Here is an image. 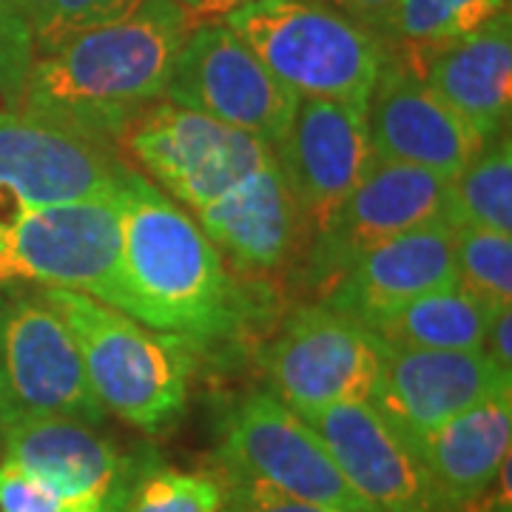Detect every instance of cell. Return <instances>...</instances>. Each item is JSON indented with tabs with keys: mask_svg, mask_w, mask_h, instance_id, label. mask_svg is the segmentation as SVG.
I'll return each instance as SVG.
<instances>
[{
	"mask_svg": "<svg viewBox=\"0 0 512 512\" xmlns=\"http://www.w3.org/2000/svg\"><path fill=\"white\" fill-rule=\"evenodd\" d=\"M111 308L188 348L234 336L245 291L220 248L183 205L137 168L120 191V259Z\"/></svg>",
	"mask_w": 512,
	"mask_h": 512,
	"instance_id": "cell-1",
	"label": "cell"
},
{
	"mask_svg": "<svg viewBox=\"0 0 512 512\" xmlns=\"http://www.w3.org/2000/svg\"><path fill=\"white\" fill-rule=\"evenodd\" d=\"M197 23L177 0H143L126 18L37 57L15 111L117 146L128 123L165 97Z\"/></svg>",
	"mask_w": 512,
	"mask_h": 512,
	"instance_id": "cell-2",
	"label": "cell"
},
{
	"mask_svg": "<svg viewBox=\"0 0 512 512\" xmlns=\"http://www.w3.org/2000/svg\"><path fill=\"white\" fill-rule=\"evenodd\" d=\"M43 296L72 330L86 382L106 413L148 436H160L183 419L194 367L188 345L89 293Z\"/></svg>",
	"mask_w": 512,
	"mask_h": 512,
	"instance_id": "cell-3",
	"label": "cell"
},
{
	"mask_svg": "<svg viewBox=\"0 0 512 512\" xmlns=\"http://www.w3.org/2000/svg\"><path fill=\"white\" fill-rule=\"evenodd\" d=\"M220 20L299 100L367 106L384 46L339 9L322 0H248Z\"/></svg>",
	"mask_w": 512,
	"mask_h": 512,
	"instance_id": "cell-4",
	"label": "cell"
},
{
	"mask_svg": "<svg viewBox=\"0 0 512 512\" xmlns=\"http://www.w3.org/2000/svg\"><path fill=\"white\" fill-rule=\"evenodd\" d=\"M106 416L55 305L37 288H6L0 293V436L26 421L72 419L100 427Z\"/></svg>",
	"mask_w": 512,
	"mask_h": 512,
	"instance_id": "cell-5",
	"label": "cell"
},
{
	"mask_svg": "<svg viewBox=\"0 0 512 512\" xmlns=\"http://www.w3.org/2000/svg\"><path fill=\"white\" fill-rule=\"evenodd\" d=\"M120 259V194L18 208L0 217V288L77 291L111 305Z\"/></svg>",
	"mask_w": 512,
	"mask_h": 512,
	"instance_id": "cell-6",
	"label": "cell"
},
{
	"mask_svg": "<svg viewBox=\"0 0 512 512\" xmlns=\"http://www.w3.org/2000/svg\"><path fill=\"white\" fill-rule=\"evenodd\" d=\"M117 148L143 177L191 214L220 200L274 157V148L254 134L171 100H157L140 111Z\"/></svg>",
	"mask_w": 512,
	"mask_h": 512,
	"instance_id": "cell-7",
	"label": "cell"
},
{
	"mask_svg": "<svg viewBox=\"0 0 512 512\" xmlns=\"http://www.w3.org/2000/svg\"><path fill=\"white\" fill-rule=\"evenodd\" d=\"M217 461V478L254 481L336 510H370L345 481L319 433L271 390H251L228 404L217 430Z\"/></svg>",
	"mask_w": 512,
	"mask_h": 512,
	"instance_id": "cell-8",
	"label": "cell"
},
{
	"mask_svg": "<svg viewBox=\"0 0 512 512\" xmlns=\"http://www.w3.org/2000/svg\"><path fill=\"white\" fill-rule=\"evenodd\" d=\"M382 365V342L325 302L293 308L259 350L268 390L299 416L367 402Z\"/></svg>",
	"mask_w": 512,
	"mask_h": 512,
	"instance_id": "cell-9",
	"label": "cell"
},
{
	"mask_svg": "<svg viewBox=\"0 0 512 512\" xmlns=\"http://www.w3.org/2000/svg\"><path fill=\"white\" fill-rule=\"evenodd\" d=\"M447 180L416 165L370 160L362 180L313 231L299 259L293 262L302 288L316 302L350 265L410 228L444 217Z\"/></svg>",
	"mask_w": 512,
	"mask_h": 512,
	"instance_id": "cell-10",
	"label": "cell"
},
{
	"mask_svg": "<svg viewBox=\"0 0 512 512\" xmlns=\"http://www.w3.org/2000/svg\"><path fill=\"white\" fill-rule=\"evenodd\" d=\"M163 100L254 134L271 148L299 106V97L222 20H202L185 37Z\"/></svg>",
	"mask_w": 512,
	"mask_h": 512,
	"instance_id": "cell-11",
	"label": "cell"
},
{
	"mask_svg": "<svg viewBox=\"0 0 512 512\" xmlns=\"http://www.w3.org/2000/svg\"><path fill=\"white\" fill-rule=\"evenodd\" d=\"M131 171L117 146L0 111V202L9 211L117 197Z\"/></svg>",
	"mask_w": 512,
	"mask_h": 512,
	"instance_id": "cell-12",
	"label": "cell"
},
{
	"mask_svg": "<svg viewBox=\"0 0 512 512\" xmlns=\"http://www.w3.org/2000/svg\"><path fill=\"white\" fill-rule=\"evenodd\" d=\"M0 458L46 481L60 512H123L148 464L128 456L97 424L37 419L3 430Z\"/></svg>",
	"mask_w": 512,
	"mask_h": 512,
	"instance_id": "cell-13",
	"label": "cell"
},
{
	"mask_svg": "<svg viewBox=\"0 0 512 512\" xmlns=\"http://www.w3.org/2000/svg\"><path fill=\"white\" fill-rule=\"evenodd\" d=\"M302 419L319 433L353 493L373 512H467L441 493L416 450L370 402L333 404Z\"/></svg>",
	"mask_w": 512,
	"mask_h": 512,
	"instance_id": "cell-14",
	"label": "cell"
},
{
	"mask_svg": "<svg viewBox=\"0 0 512 512\" xmlns=\"http://www.w3.org/2000/svg\"><path fill=\"white\" fill-rule=\"evenodd\" d=\"M512 390V376L484 350H407L382 345L367 402L407 444L478 402Z\"/></svg>",
	"mask_w": 512,
	"mask_h": 512,
	"instance_id": "cell-15",
	"label": "cell"
},
{
	"mask_svg": "<svg viewBox=\"0 0 512 512\" xmlns=\"http://www.w3.org/2000/svg\"><path fill=\"white\" fill-rule=\"evenodd\" d=\"M274 157L311 239L373 160L367 143V106L302 97L285 137L276 143Z\"/></svg>",
	"mask_w": 512,
	"mask_h": 512,
	"instance_id": "cell-16",
	"label": "cell"
},
{
	"mask_svg": "<svg viewBox=\"0 0 512 512\" xmlns=\"http://www.w3.org/2000/svg\"><path fill=\"white\" fill-rule=\"evenodd\" d=\"M367 143L373 160L427 168L444 180L487 146L419 74L390 55L367 100Z\"/></svg>",
	"mask_w": 512,
	"mask_h": 512,
	"instance_id": "cell-17",
	"label": "cell"
},
{
	"mask_svg": "<svg viewBox=\"0 0 512 512\" xmlns=\"http://www.w3.org/2000/svg\"><path fill=\"white\" fill-rule=\"evenodd\" d=\"M456 285V228L439 217L367 251L319 302L373 330L407 302Z\"/></svg>",
	"mask_w": 512,
	"mask_h": 512,
	"instance_id": "cell-18",
	"label": "cell"
},
{
	"mask_svg": "<svg viewBox=\"0 0 512 512\" xmlns=\"http://www.w3.org/2000/svg\"><path fill=\"white\" fill-rule=\"evenodd\" d=\"M191 217L220 248L225 262L245 276L288 271L308 242L305 220L279 174L276 157Z\"/></svg>",
	"mask_w": 512,
	"mask_h": 512,
	"instance_id": "cell-19",
	"label": "cell"
},
{
	"mask_svg": "<svg viewBox=\"0 0 512 512\" xmlns=\"http://www.w3.org/2000/svg\"><path fill=\"white\" fill-rule=\"evenodd\" d=\"M404 63V60H402ZM407 69L439 94L484 143L510 128L512 15L510 9L450 46L407 60Z\"/></svg>",
	"mask_w": 512,
	"mask_h": 512,
	"instance_id": "cell-20",
	"label": "cell"
},
{
	"mask_svg": "<svg viewBox=\"0 0 512 512\" xmlns=\"http://www.w3.org/2000/svg\"><path fill=\"white\" fill-rule=\"evenodd\" d=\"M512 390L490 396L410 444L456 507L467 510L490 493L510 461Z\"/></svg>",
	"mask_w": 512,
	"mask_h": 512,
	"instance_id": "cell-21",
	"label": "cell"
},
{
	"mask_svg": "<svg viewBox=\"0 0 512 512\" xmlns=\"http://www.w3.org/2000/svg\"><path fill=\"white\" fill-rule=\"evenodd\" d=\"M495 311L458 285L419 296L370 330L387 348L481 350Z\"/></svg>",
	"mask_w": 512,
	"mask_h": 512,
	"instance_id": "cell-22",
	"label": "cell"
},
{
	"mask_svg": "<svg viewBox=\"0 0 512 512\" xmlns=\"http://www.w3.org/2000/svg\"><path fill=\"white\" fill-rule=\"evenodd\" d=\"M507 9L510 0H393L379 40L384 55L407 63L456 43Z\"/></svg>",
	"mask_w": 512,
	"mask_h": 512,
	"instance_id": "cell-23",
	"label": "cell"
},
{
	"mask_svg": "<svg viewBox=\"0 0 512 512\" xmlns=\"http://www.w3.org/2000/svg\"><path fill=\"white\" fill-rule=\"evenodd\" d=\"M444 220L453 228H487L512 234L510 128L481 148L453 180H447Z\"/></svg>",
	"mask_w": 512,
	"mask_h": 512,
	"instance_id": "cell-24",
	"label": "cell"
},
{
	"mask_svg": "<svg viewBox=\"0 0 512 512\" xmlns=\"http://www.w3.org/2000/svg\"><path fill=\"white\" fill-rule=\"evenodd\" d=\"M456 285L490 311L512 305V234L456 228Z\"/></svg>",
	"mask_w": 512,
	"mask_h": 512,
	"instance_id": "cell-25",
	"label": "cell"
},
{
	"mask_svg": "<svg viewBox=\"0 0 512 512\" xmlns=\"http://www.w3.org/2000/svg\"><path fill=\"white\" fill-rule=\"evenodd\" d=\"M140 3L143 0H26L35 55H49L72 37L126 18Z\"/></svg>",
	"mask_w": 512,
	"mask_h": 512,
	"instance_id": "cell-26",
	"label": "cell"
},
{
	"mask_svg": "<svg viewBox=\"0 0 512 512\" xmlns=\"http://www.w3.org/2000/svg\"><path fill=\"white\" fill-rule=\"evenodd\" d=\"M123 512H222V484L214 473L148 467Z\"/></svg>",
	"mask_w": 512,
	"mask_h": 512,
	"instance_id": "cell-27",
	"label": "cell"
},
{
	"mask_svg": "<svg viewBox=\"0 0 512 512\" xmlns=\"http://www.w3.org/2000/svg\"><path fill=\"white\" fill-rule=\"evenodd\" d=\"M35 57L26 0H0V100L6 111L18 109Z\"/></svg>",
	"mask_w": 512,
	"mask_h": 512,
	"instance_id": "cell-28",
	"label": "cell"
},
{
	"mask_svg": "<svg viewBox=\"0 0 512 512\" xmlns=\"http://www.w3.org/2000/svg\"><path fill=\"white\" fill-rule=\"evenodd\" d=\"M220 484L222 510L225 512H353L302 501V498H291V495L276 493V490L259 487L254 481H242V478H220Z\"/></svg>",
	"mask_w": 512,
	"mask_h": 512,
	"instance_id": "cell-29",
	"label": "cell"
},
{
	"mask_svg": "<svg viewBox=\"0 0 512 512\" xmlns=\"http://www.w3.org/2000/svg\"><path fill=\"white\" fill-rule=\"evenodd\" d=\"M0 512H60L46 481L0 458Z\"/></svg>",
	"mask_w": 512,
	"mask_h": 512,
	"instance_id": "cell-30",
	"label": "cell"
},
{
	"mask_svg": "<svg viewBox=\"0 0 512 512\" xmlns=\"http://www.w3.org/2000/svg\"><path fill=\"white\" fill-rule=\"evenodd\" d=\"M481 350H484L504 373H510L512 376V305L495 311V316L490 319V328H487L484 348Z\"/></svg>",
	"mask_w": 512,
	"mask_h": 512,
	"instance_id": "cell-31",
	"label": "cell"
},
{
	"mask_svg": "<svg viewBox=\"0 0 512 512\" xmlns=\"http://www.w3.org/2000/svg\"><path fill=\"white\" fill-rule=\"evenodd\" d=\"M333 9H339L342 15H348L350 20H356L359 26H365L367 32L379 37L382 32L384 20H387V12L393 6V0H322Z\"/></svg>",
	"mask_w": 512,
	"mask_h": 512,
	"instance_id": "cell-32",
	"label": "cell"
},
{
	"mask_svg": "<svg viewBox=\"0 0 512 512\" xmlns=\"http://www.w3.org/2000/svg\"><path fill=\"white\" fill-rule=\"evenodd\" d=\"M242 3H248V0H208V6H205V20H220L222 15H228L231 9H237Z\"/></svg>",
	"mask_w": 512,
	"mask_h": 512,
	"instance_id": "cell-33",
	"label": "cell"
},
{
	"mask_svg": "<svg viewBox=\"0 0 512 512\" xmlns=\"http://www.w3.org/2000/svg\"><path fill=\"white\" fill-rule=\"evenodd\" d=\"M180 6H185L188 12H194L197 20H205V6H208V0H177Z\"/></svg>",
	"mask_w": 512,
	"mask_h": 512,
	"instance_id": "cell-34",
	"label": "cell"
},
{
	"mask_svg": "<svg viewBox=\"0 0 512 512\" xmlns=\"http://www.w3.org/2000/svg\"><path fill=\"white\" fill-rule=\"evenodd\" d=\"M0 444H3V436H0Z\"/></svg>",
	"mask_w": 512,
	"mask_h": 512,
	"instance_id": "cell-35",
	"label": "cell"
}]
</instances>
